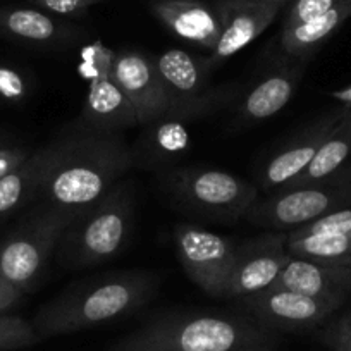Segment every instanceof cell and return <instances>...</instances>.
Returning a JSON list of instances; mask_svg holds the SVG:
<instances>
[{
	"label": "cell",
	"mask_w": 351,
	"mask_h": 351,
	"mask_svg": "<svg viewBox=\"0 0 351 351\" xmlns=\"http://www.w3.org/2000/svg\"><path fill=\"white\" fill-rule=\"evenodd\" d=\"M23 295H25V293H21L19 289H16L14 286L9 285L8 281H4V279L0 278V313L8 312L12 306L18 305V303L21 302Z\"/></svg>",
	"instance_id": "32"
},
{
	"label": "cell",
	"mask_w": 351,
	"mask_h": 351,
	"mask_svg": "<svg viewBox=\"0 0 351 351\" xmlns=\"http://www.w3.org/2000/svg\"><path fill=\"white\" fill-rule=\"evenodd\" d=\"M33 80L25 69L0 60V100L11 106L26 102L32 95Z\"/></svg>",
	"instance_id": "26"
},
{
	"label": "cell",
	"mask_w": 351,
	"mask_h": 351,
	"mask_svg": "<svg viewBox=\"0 0 351 351\" xmlns=\"http://www.w3.org/2000/svg\"><path fill=\"white\" fill-rule=\"evenodd\" d=\"M134 210V183L123 178L92 207L71 219L56 248L60 267L83 271L116 258L133 234Z\"/></svg>",
	"instance_id": "4"
},
{
	"label": "cell",
	"mask_w": 351,
	"mask_h": 351,
	"mask_svg": "<svg viewBox=\"0 0 351 351\" xmlns=\"http://www.w3.org/2000/svg\"><path fill=\"white\" fill-rule=\"evenodd\" d=\"M351 231V208H339L317 221L296 228L288 232V238H303L313 234H330V232H348Z\"/></svg>",
	"instance_id": "27"
},
{
	"label": "cell",
	"mask_w": 351,
	"mask_h": 351,
	"mask_svg": "<svg viewBox=\"0 0 351 351\" xmlns=\"http://www.w3.org/2000/svg\"><path fill=\"white\" fill-rule=\"evenodd\" d=\"M243 313L274 332L303 334L319 330L341 306L291 289L267 288L234 300Z\"/></svg>",
	"instance_id": "10"
},
{
	"label": "cell",
	"mask_w": 351,
	"mask_h": 351,
	"mask_svg": "<svg viewBox=\"0 0 351 351\" xmlns=\"http://www.w3.org/2000/svg\"><path fill=\"white\" fill-rule=\"evenodd\" d=\"M42 343L35 327L23 317L0 313V351H19Z\"/></svg>",
	"instance_id": "25"
},
{
	"label": "cell",
	"mask_w": 351,
	"mask_h": 351,
	"mask_svg": "<svg viewBox=\"0 0 351 351\" xmlns=\"http://www.w3.org/2000/svg\"><path fill=\"white\" fill-rule=\"evenodd\" d=\"M330 97L343 104L344 107H351V84L346 88H341V90H336V92L330 93Z\"/></svg>",
	"instance_id": "33"
},
{
	"label": "cell",
	"mask_w": 351,
	"mask_h": 351,
	"mask_svg": "<svg viewBox=\"0 0 351 351\" xmlns=\"http://www.w3.org/2000/svg\"><path fill=\"white\" fill-rule=\"evenodd\" d=\"M50 141L32 152L19 167L0 180V222L11 217L25 205L38 202L40 190L50 164Z\"/></svg>",
	"instance_id": "21"
},
{
	"label": "cell",
	"mask_w": 351,
	"mask_h": 351,
	"mask_svg": "<svg viewBox=\"0 0 351 351\" xmlns=\"http://www.w3.org/2000/svg\"><path fill=\"white\" fill-rule=\"evenodd\" d=\"M351 155V107H344V114L332 128L315 157L302 174L285 188H298L319 183L336 174ZM282 190V188H281Z\"/></svg>",
	"instance_id": "23"
},
{
	"label": "cell",
	"mask_w": 351,
	"mask_h": 351,
	"mask_svg": "<svg viewBox=\"0 0 351 351\" xmlns=\"http://www.w3.org/2000/svg\"><path fill=\"white\" fill-rule=\"evenodd\" d=\"M73 215L38 204L2 241L0 278L21 293L36 288Z\"/></svg>",
	"instance_id": "6"
},
{
	"label": "cell",
	"mask_w": 351,
	"mask_h": 351,
	"mask_svg": "<svg viewBox=\"0 0 351 351\" xmlns=\"http://www.w3.org/2000/svg\"><path fill=\"white\" fill-rule=\"evenodd\" d=\"M160 186L178 210L222 224L245 217L260 191L232 172L208 167L169 169L160 174Z\"/></svg>",
	"instance_id": "5"
},
{
	"label": "cell",
	"mask_w": 351,
	"mask_h": 351,
	"mask_svg": "<svg viewBox=\"0 0 351 351\" xmlns=\"http://www.w3.org/2000/svg\"><path fill=\"white\" fill-rule=\"evenodd\" d=\"M112 66L86 76L88 93L80 119L93 130L106 133H123L136 126L138 117L133 106L114 81Z\"/></svg>",
	"instance_id": "17"
},
{
	"label": "cell",
	"mask_w": 351,
	"mask_h": 351,
	"mask_svg": "<svg viewBox=\"0 0 351 351\" xmlns=\"http://www.w3.org/2000/svg\"><path fill=\"white\" fill-rule=\"evenodd\" d=\"M279 336L246 313L186 310L157 315L107 351H274Z\"/></svg>",
	"instance_id": "3"
},
{
	"label": "cell",
	"mask_w": 351,
	"mask_h": 351,
	"mask_svg": "<svg viewBox=\"0 0 351 351\" xmlns=\"http://www.w3.org/2000/svg\"><path fill=\"white\" fill-rule=\"evenodd\" d=\"M339 2L341 0H295L281 29L295 28V26L303 25L310 19L319 18V16L326 14L330 9L336 8Z\"/></svg>",
	"instance_id": "29"
},
{
	"label": "cell",
	"mask_w": 351,
	"mask_h": 351,
	"mask_svg": "<svg viewBox=\"0 0 351 351\" xmlns=\"http://www.w3.org/2000/svg\"><path fill=\"white\" fill-rule=\"evenodd\" d=\"M29 155H32V150L26 147L0 143V180L19 167Z\"/></svg>",
	"instance_id": "31"
},
{
	"label": "cell",
	"mask_w": 351,
	"mask_h": 351,
	"mask_svg": "<svg viewBox=\"0 0 351 351\" xmlns=\"http://www.w3.org/2000/svg\"><path fill=\"white\" fill-rule=\"evenodd\" d=\"M348 2H350V8H351V0H348Z\"/></svg>",
	"instance_id": "36"
},
{
	"label": "cell",
	"mask_w": 351,
	"mask_h": 351,
	"mask_svg": "<svg viewBox=\"0 0 351 351\" xmlns=\"http://www.w3.org/2000/svg\"><path fill=\"white\" fill-rule=\"evenodd\" d=\"M306 60L282 56L271 64L258 81L241 97L236 107L234 128L255 126L281 112L295 95L306 69Z\"/></svg>",
	"instance_id": "14"
},
{
	"label": "cell",
	"mask_w": 351,
	"mask_h": 351,
	"mask_svg": "<svg viewBox=\"0 0 351 351\" xmlns=\"http://www.w3.org/2000/svg\"><path fill=\"white\" fill-rule=\"evenodd\" d=\"M174 114H165L155 123L147 124L133 150L134 162L143 167H162L176 162L191 148V124Z\"/></svg>",
	"instance_id": "20"
},
{
	"label": "cell",
	"mask_w": 351,
	"mask_h": 351,
	"mask_svg": "<svg viewBox=\"0 0 351 351\" xmlns=\"http://www.w3.org/2000/svg\"><path fill=\"white\" fill-rule=\"evenodd\" d=\"M172 238L184 274L212 298L224 300L236 243L190 222L176 224Z\"/></svg>",
	"instance_id": "9"
},
{
	"label": "cell",
	"mask_w": 351,
	"mask_h": 351,
	"mask_svg": "<svg viewBox=\"0 0 351 351\" xmlns=\"http://www.w3.org/2000/svg\"><path fill=\"white\" fill-rule=\"evenodd\" d=\"M214 8L221 19V36L214 50L204 59L210 71L217 69L222 62L258 38L278 18L282 4L258 0H215Z\"/></svg>",
	"instance_id": "13"
},
{
	"label": "cell",
	"mask_w": 351,
	"mask_h": 351,
	"mask_svg": "<svg viewBox=\"0 0 351 351\" xmlns=\"http://www.w3.org/2000/svg\"><path fill=\"white\" fill-rule=\"evenodd\" d=\"M269 288L291 289L343 306L351 295V267L293 256Z\"/></svg>",
	"instance_id": "16"
},
{
	"label": "cell",
	"mask_w": 351,
	"mask_h": 351,
	"mask_svg": "<svg viewBox=\"0 0 351 351\" xmlns=\"http://www.w3.org/2000/svg\"><path fill=\"white\" fill-rule=\"evenodd\" d=\"M258 2H271V4H282V5H285L288 0H258Z\"/></svg>",
	"instance_id": "34"
},
{
	"label": "cell",
	"mask_w": 351,
	"mask_h": 351,
	"mask_svg": "<svg viewBox=\"0 0 351 351\" xmlns=\"http://www.w3.org/2000/svg\"><path fill=\"white\" fill-rule=\"evenodd\" d=\"M288 232L267 231L236 245L234 262L224 288V300H238L274 285L291 255Z\"/></svg>",
	"instance_id": "11"
},
{
	"label": "cell",
	"mask_w": 351,
	"mask_h": 351,
	"mask_svg": "<svg viewBox=\"0 0 351 351\" xmlns=\"http://www.w3.org/2000/svg\"><path fill=\"white\" fill-rule=\"evenodd\" d=\"M110 73L133 106L138 124L147 126L167 114L169 95L155 57L134 49L116 50Z\"/></svg>",
	"instance_id": "12"
},
{
	"label": "cell",
	"mask_w": 351,
	"mask_h": 351,
	"mask_svg": "<svg viewBox=\"0 0 351 351\" xmlns=\"http://www.w3.org/2000/svg\"><path fill=\"white\" fill-rule=\"evenodd\" d=\"M169 95L167 114L197 123L210 116L236 95L234 86L210 84V73L204 59L181 49H167L155 57Z\"/></svg>",
	"instance_id": "8"
},
{
	"label": "cell",
	"mask_w": 351,
	"mask_h": 351,
	"mask_svg": "<svg viewBox=\"0 0 351 351\" xmlns=\"http://www.w3.org/2000/svg\"><path fill=\"white\" fill-rule=\"evenodd\" d=\"M343 114L344 106L332 112L324 114L322 117L303 128L282 147H279V150H276L260 167L258 176H256V181H258L256 188L265 193H272L296 180L308 167L320 145L336 126L337 121L343 117Z\"/></svg>",
	"instance_id": "15"
},
{
	"label": "cell",
	"mask_w": 351,
	"mask_h": 351,
	"mask_svg": "<svg viewBox=\"0 0 351 351\" xmlns=\"http://www.w3.org/2000/svg\"><path fill=\"white\" fill-rule=\"evenodd\" d=\"M351 18V8L348 0H341L334 9L315 19L303 23L279 33V52L289 59L310 62L317 50Z\"/></svg>",
	"instance_id": "22"
},
{
	"label": "cell",
	"mask_w": 351,
	"mask_h": 351,
	"mask_svg": "<svg viewBox=\"0 0 351 351\" xmlns=\"http://www.w3.org/2000/svg\"><path fill=\"white\" fill-rule=\"evenodd\" d=\"M351 200V174L330 176L319 183L282 188L260 198L250 207L245 219L267 231L289 232L343 208Z\"/></svg>",
	"instance_id": "7"
},
{
	"label": "cell",
	"mask_w": 351,
	"mask_h": 351,
	"mask_svg": "<svg viewBox=\"0 0 351 351\" xmlns=\"http://www.w3.org/2000/svg\"><path fill=\"white\" fill-rule=\"evenodd\" d=\"M319 339L332 351H351V308L330 317L319 329Z\"/></svg>",
	"instance_id": "28"
},
{
	"label": "cell",
	"mask_w": 351,
	"mask_h": 351,
	"mask_svg": "<svg viewBox=\"0 0 351 351\" xmlns=\"http://www.w3.org/2000/svg\"><path fill=\"white\" fill-rule=\"evenodd\" d=\"M288 253L300 258L351 267V231L288 238Z\"/></svg>",
	"instance_id": "24"
},
{
	"label": "cell",
	"mask_w": 351,
	"mask_h": 351,
	"mask_svg": "<svg viewBox=\"0 0 351 351\" xmlns=\"http://www.w3.org/2000/svg\"><path fill=\"white\" fill-rule=\"evenodd\" d=\"M50 164L36 204L73 217L99 202L134 164L123 133L93 130L81 119L67 124L50 140Z\"/></svg>",
	"instance_id": "1"
},
{
	"label": "cell",
	"mask_w": 351,
	"mask_h": 351,
	"mask_svg": "<svg viewBox=\"0 0 351 351\" xmlns=\"http://www.w3.org/2000/svg\"><path fill=\"white\" fill-rule=\"evenodd\" d=\"M157 288V278L147 271L90 276L43 303L32 324L42 341L95 329L133 315L154 298Z\"/></svg>",
	"instance_id": "2"
},
{
	"label": "cell",
	"mask_w": 351,
	"mask_h": 351,
	"mask_svg": "<svg viewBox=\"0 0 351 351\" xmlns=\"http://www.w3.org/2000/svg\"><path fill=\"white\" fill-rule=\"evenodd\" d=\"M0 36L33 47L69 45L80 29L36 8H0Z\"/></svg>",
	"instance_id": "19"
},
{
	"label": "cell",
	"mask_w": 351,
	"mask_h": 351,
	"mask_svg": "<svg viewBox=\"0 0 351 351\" xmlns=\"http://www.w3.org/2000/svg\"><path fill=\"white\" fill-rule=\"evenodd\" d=\"M0 143H4V138H2V134H0Z\"/></svg>",
	"instance_id": "35"
},
{
	"label": "cell",
	"mask_w": 351,
	"mask_h": 351,
	"mask_svg": "<svg viewBox=\"0 0 351 351\" xmlns=\"http://www.w3.org/2000/svg\"><path fill=\"white\" fill-rule=\"evenodd\" d=\"M155 18L176 36L212 52L221 36V19L212 5L202 0H155Z\"/></svg>",
	"instance_id": "18"
},
{
	"label": "cell",
	"mask_w": 351,
	"mask_h": 351,
	"mask_svg": "<svg viewBox=\"0 0 351 351\" xmlns=\"http://www.w3.org/2000/svg\"><path fill=\"white\" fill-rule=\"evenodd\" d=\"M28 2L33 8L42 9L56 18H80L102 0H28Z\"/></svg>",
	"instance_id": "30"
}]
</instances>
